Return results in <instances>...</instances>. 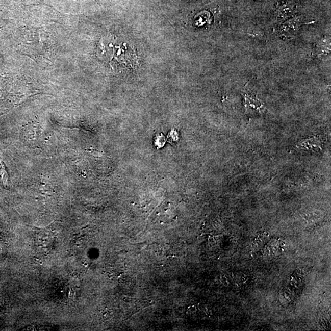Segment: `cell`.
Masks as SVG:
<instances>
[{"mask_svg": "<svg viewBox=\"0 0 331 331\" xmlns=\"http://www.w3.org/2000/svg\"><path fill=\"white\" fill-rule=\"evenodd\" d=\"M303 23H305L299 16L291 18L278 27V34L285 39H293L298 34L300 27Z\"/></svg>", "mask_w": 331, "mask_h": 331, "instance_id": "6da1fadb", "label": "cell"}, {"mask_svg": "<svg viewBox=\"0 0 331 331\" xmlns=\"http://www.w3.org/2000/svg\"><path fill=\"white\" fill-rule=\"evenodd\" d=\"M296 5L293 2H286L279 6L276 11V17L278 20H284L288 19L295 13Z\"/></svg>", "mask_w": 331, "mask_h": 331, "instance_id": "3957f363", "label": "cell"}, {"mask_svg": "<svg viewBox=\"0 0 331 331\" xmlns=\"http://www.w3.org/2000/svg\"><path fill=\"white\" fill-rule=\"evenodd\" d=\"M210 20V14L208 12H203L197 15L196 18V25L202 26L209 23Z\"/></svg>", "mask_w": 331, "mask_h": 331, "instance_id": "5b68a950", "label": "cell"}, {"mask_svg": "<svg viewBox=\"0 0 331 331\" xmlns=\"http://www.w3.org/2000/svg\"><path fill=\"white\" fill-rule=\"evenodd\" d=\"M319 57L327 56L330 53V38L323 39L317 45Z\"/></svg>", "mask_w": 331, "mask_h": 331, "instance_id": "277c9868", "label": "cell"}, {"mask_svg": "<svg viewBox=\"0 0 331 331\" xmlns=\"http://www.w3.org/2000/svg\"><path fill=\"white\" fill-rule=\"evenodd\" d=\"M2 314V310L1 307H0V317H1Z\"/></svg>", "mask_w": 331, "mask_h": 331, "instance_id": "52a82bcc", "label": "cell"}, {"mask_svg": "<svg viewBox=\"0 0 331 331\" xmlns=\"http://www.w3.org/2000/svg\"><path fill=\"white\" fill-rule=\"evenodd\" d=\"M0 182H2V183L5 186L8 185V174L7 171H6L5 166L1 159H0Z\"/></svg>", "mask_w": 331, "mask_h": 331, "instance_id": "8992f818", "label": "cell"}, {"mask_svg": "<svg viewBox=\"0 0 331 331\" xmlns=\"http://www.w3.org/2000/svg\"><path fill=\"white\" fill-rule=\"evenodd\" d=\"M244 105L246 111L250 112L261 113L265 110L264 103L258 98V96L252 93L247 88H245L244 92Z\"/></svg>", "mask_w": 331, "mask_h": 331, "instance_id": "7a4b0ae2", "label": "cell"}]
</instances>
